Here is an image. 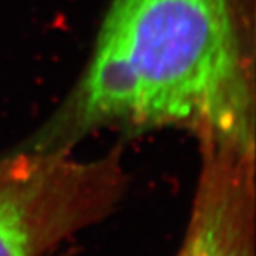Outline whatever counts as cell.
<instances>
[{
    "instance_id": "1",
    "label": "cell",
    "mask_w": 256,
    "mask_h": 256,
    "mask_svg": "<svg viewBox=\"0 0 256 256\" xmlns=\"http://www.w3.org/2000/svg\"><path fill=\"white\" fill-rule=\"evenodd\" d=\"M256 0H110L82 74L14 148L72 153L90 134L187 130L254 152Z\"/></svg>"
},
{
    "instance_id": "2",
    "label": "cell",
    "mask_w": 256,
    "mask_h": 256,
    "mask_svg": "<svg viewBox=\"0 0 256 256\" xmlns=\"http://www.w3.org/2000/svg\"><path fill=\"white\" fill-rule=\"evenodd\" d=\"M126 184L120 150L82 160L12 148L0 156V256H62L118 207Z\"/></svg>"
},
{
    "instance_id": "3",
    "label": "cell",
    "mask_w": 256,
    "mask_h": 256,
    "mask_svg": "<svg viewBox=\"0 0 256 256\" xmlns=\"http://www.w3.org/2000/svg\"><path fill=\"white\" fill-rule=\"evenodd\" d=\"M200 172L179 256H254V152L200 142Z\"/></svg>"
}]
</instances>
